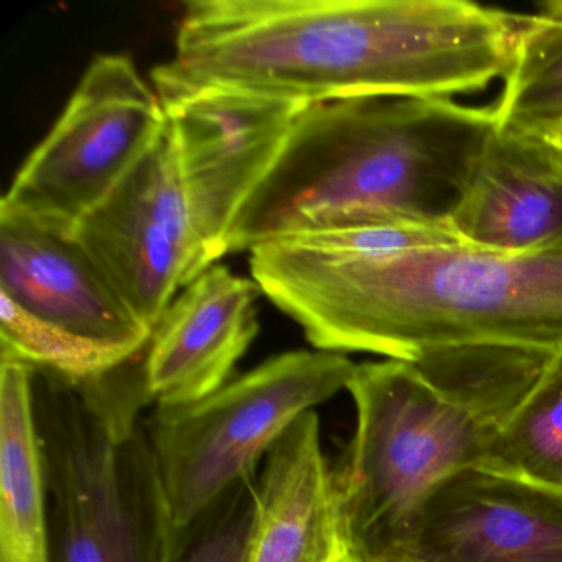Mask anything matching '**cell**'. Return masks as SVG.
<instances>
[{"mask_svg":"<svg viewBox=\"0 0 562 562\" xmlns=\"http://www.w3.org/2000/svg\"><path fill=\"white\" fill-rule=\"evenodd\" d=\"M519 25L521 15L467 0H190L153 87L304 104L453 100L503 78Z\"/></svg>","mask_w":562,"mask_h":562,"instance_id":"obj_1","label":"cell"},{"mask_svg":"<svg viewBox=\"0 0 562 562\" xmlns=\"http://www.w3.org/2000/svg\"><path fill=\"white\" fill-rule=\"evenodd\" d=\"M249 255L252 281L315 350L413 364L479 348L546 358L562 351V246L345 258L274 241Z\"/></svg>","mask_w":562,"mask_h":562,"instance_id":"obj_2","label":"cell"},{"mask_svg":"<svg viewBox=\"0 0 562 562\" xmlns=\"http://www.w3.org/2000/svg\"><path fill=\"white\" fill-rule=\"evenodd\" d=\"M493 131L492 108L456 100L308 104L236 216L228 251L400 216L450 220Z\"/></svg>","mask_w":562,"mask_h":562,"instance_id":"obj_3","label":"cell"},{"mask_svg":"<svg viewBox=\"0 0 562 562\" xmlns=\"http://www.w3.org/2000/svg\"><path fill=\"white\" fill-rule=\"evenodd\" d=\"M52 562H173V522L150 449L153 404L134 367L81 386L34 373Z\"/></svg>","mask_w":562,"mask_h":562,"instance_id":"obj_4","label":"cell"},{"mask_svg":"<svg viewBox=\"0 0 562 562\" xmlns=\"http://www.w3.org/2000/svg\"><path fill=\"white\" fill-rule=\"evenodd\" d=\"M347 391L355 430L335 490L351 554L368 562L413 548L430 498L486 463L496 427L407 361L357 364Z\"/></svg>","mask_w":562,"mask_h":562,"instance_id":"obj_5","label":"cell"},{"mask_svg":"<svg viewBox=\"0 0 562 562\" xmlns=\"http://www.w3.org/2000/svg\"><path fill=\"white\" fill-rule=\"evenodd\" d=\"M357 364L341 353L276 355L192 403L144 419L173 522L186 531L238 486L305 414L347 390Z\"/></svg>","mask_w":562,"mask_h":562,"instance_id":"obj_6","label":"cell"},{"mask_svg":"<svg viewBox=\"0 0 562 562\" xmlns=\"http://www.w3.org/2000/svg\"><path fill=\"white\" fill-rule=\"evenodd\" d=\"M0 337L2 357L83 384L144 353L153 331L74 232L0 210Z\"/></svg>","mask_w":562,"mask_h":562,"instance_id":"obj_7","label":"cell"},{"mask_svg":"<svg viewBox=\"0 0 562 562\" xmlns=\"http://www.w3.org/2000/svg\"><path fill=\"white\" fill-rule=\"evenodd\" d=\"M166 127L162 101L133 58L97 55L50 133L19 169L0 210L74 232Z\"/></svg>","mask_w":562,"mask_h":562,"instance_id":"obj_8","label":"cell"},{"mask_svg":"<svg viewBox=\"0 0 562 562\" xmlns=\"http://www.w3.org/2000/svg\"><path fill=\"white\" fill-rule=\"evenodd\" d=\"M74 236L131 314L154 331L177 292L206 269L167 121L162 136Z\"/></svg>","mask_w":562,"mask_h":562,"instance_id":"obj_9","label":"cell"},{"mask_svg":"<svg viewBox=\"0 0 562 562\" xmlns=\"http://www.w3.org/2000/svg\"><path fill=\"white\" fill-rule=\"evenodd\" d=\"M206 266L228 255L236 216L281 156L308 104L225 88L159 97Z\"/></svg>","mask_w":562,"mask_h":562,"instance_id":"obj_10","label":"cell"},{"mask_svg":"<svg viewBox=\"0 0 562 562\" xmlns=\"http://www.w3.org/2000/svg\"><path fill=\"white\" fill-rule=\"evenodd\" d=\"M411 552L424 562H562V485L476 465L426 506Z\"/></svg>","mask_w":562,"mask_h":562,"instance_id":"obj_11","label":"cell"},{"mask_svg":"<svg viewBox=\"0 0 562 562\" xmlns=\"http://www.w3.org/2000/svg\"><path fill=\"white\" fill-rule=\"evenodd\" d=\"M252 279L212 266L164 312L144 358L156 406H179L209 396L232 380L236 363L259 331Z\"/></svg>","mask_w":562,"mask_h":562,"instance_id":"obj_12","label":"cell"},{"mask_svg":"<svg viewBox=\"0 0 562 562\" xmlns=\"http://www.w3.org/2000/svg\"><path fill=\"white\" fill-rule=\"evenodd\" d=\"M450 223L467 245L506 255L562 246V147L493 131Z\"/></svg>","mask_w":562,"mask_h":562,"instance_id":"obj_13","label":"cell"},{"mask_svg":"<svg viewBox=\"0 0 562 562\" xmlns=\"http://www.w3.org/2000/svg\"><path fill=\"white\" fill-rule=\"evenodd\" d=\"M246 562H341L351 558L321 420L308 413L266 457Z\"/></svg>","mask_w":562,"mask_h":562,"instance_id":"obj_14","label":"cell"},{"mask_svg":"<svg viewBox=\"0 0 562 562\" xmlns=\"http://www.w3.org/2000/svg\"><path fill=\"white\" fill-rule=\"evenodd\" d=\"M0 562H52L34 371L9 358L0 368Z\"/></svg>","mask_w":562,"mask_h":562,"instance_id":"obj_15","label":"cell"},{"mask_svg":"<svg viewBox=\"0 0 562 562\" xmlns=\"http://www.w3.org/2000/svg\"><path fill=\"white\" fill-rule=\"evenodd\" d=\"M495 130L554 139L562 131V24L521 15L508 70L503 75Z\"/></svg>","mask_w":562,"mask_h":562,"instance_id":"obj_16","label":"cell"},{"mask_svg":"<svg viewBox=\"0 0 562 562\" xmlns=\"http://www.w3.org/2000/svg\"><path fill=\"white\" fill-rule=\"evenodd\" d=\"M486 465L562 485V351L496 430Z\"/></svg>","mask_w":562,"mask_h":562,"instance_id":"obj_17","label":"cell"},{"mask_svg":"<svg viewBox=\"0 0 562 562\" xmlns=\"http://www.w3.org/2000/svg\"><path fill=\"white\" fill-rule=\"evenodd\" d=\"M308 251L345 258H387L423 249L467 245L450 220L400 216L348 228L325 229L281 239Z\"/></svg>","mask_w":562,"mask_h":562,"instance_id":"obj_18","label":"cell"},{"mask_svg":"<svg viewBox=\"0 0 562 562\" xmlns=\"http://www.w3.org/2000/svg\"><path fill=\"white\" fill-rule=\"evenodd\" d=\"M258 480L238 486L199 522L180 531L173 562H246L258 508Z\"/></svg>","mask_w":562,"mask_h":562,"instance_id":"obj_19","label":"cell"},{"mask_svg":"<svg viewBox=\"0 0 562 562\" xmlns=\"http://www.w3.org/2000/svg\"><path fill=\"white\" fill-rule=\"evenodd\" d=\"M538 15L546 19V21L562 24V0H551V2L539 5Z\"/></svg>","mask_w":562,"mask_h":562,"instance_id":"obj_20","label":"cell"},{"mask_svg":"<svg viewBox=\"0 0 562 562\" xmlns=\"http://www.w3.org/2000/svg\"><path fill=\"white\" fill-rule=\"evenodd\" d=\"M368 562H424L411 551L391 552V554L381 555V558L371 559Z\"/></svg>","mask_w":562,"mask_h":562,"instance_id":"obj_21","label":"cell"},{"mask_svg":"<svg viewBox=\"0 0 562 562\" xmlns=\"http://www.w3.org/2000/svg\"><path fill=\"white\" fill-rule=\"evenodd\" d=\"M555 143L559 144V146L562 147V131L558 134V136L554 137Z\"/></svg>","mask_w":562,"mask_h":562,"instance_id":"obj_22","label":"cell"},{"mask_svg":"<svg viewBox=\"0 0 562 562\" xmlns=\"http://www.w3.org/2000/svg\"><path fill=\"white\" fill-rule=\"evenodd\" d=\"M341 562H360V561H358L357 558H353V555H351V558L345 559V561H341Z\"/></svg>","mask_w":562,"mask_h":562,"instance_id":"obj_23","label":"cell"}]
</instances>
